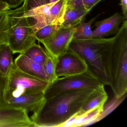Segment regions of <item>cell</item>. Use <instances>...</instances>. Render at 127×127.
I'll return each instance as SVG.
<instances>
[{
    "instance_id": "11",
    "label": "cell",
    "mask_w": 127,
    "mask_h": 127,
    "mask_svg": "<svg viewBox=\"0 0 127 127\" xmlns=\"http://www.w3.org/2000/svg\"><path fill=\"white\" fill-rule=\"evenodd\" d=\"M46 100L44 92L24 94L12 97L0 102V106H7L21 108L27 112H35Z\"/></svg>"
},
{
    "instance_id": "19",
    "label": "cell",
    "mask_w": 127,
    "mask_h": 127,
    "mask_svg": "<svg viewBox=\"0 0 127 127\" xmlns=\"http://www.w3.org/2000/svg\"><path fill=\"white\" fill-rule=\"evenodd\" d=\"M23 54L35 62L43 65L46 60L47 53L45 49L42 48L36 43L31 46Z\"/></svg>"
},
{
    "instance_id": "26",
    "label": "cell",
    "mask_w": 127,
    "mask_h": 127,
    "mask_svg": "<svg viewBox=\"0 0 127 127\" xmlns=\"http://www.w3.org/2000/svg\"><path fill=\"white\" fill-rule=\"evenodd\" d=\"M10 9V8L6 3L2 0H0V14L6 12Z\"/></svg>"
},
{
    "instance_id": "13",
    "label": "cell",
    "mask_w": 127,
    "mask_h": 127,
    "mask_svg": "<svg viewBox=\"0 0 127 127\" xmlns=\"http://www.w3.org/2000/svg\"><path fill=\"white\" fill-rule=\"evenodd\" d=\"M14 63L24 73L49 82L43 65L35 62L24 54H20Z\"/></svg>"
},
{
    "instance_id": "14",
    "label": "cell",
    "mask_w": 127,
    "mask_h": 127,
    "mask_svg": "<svg viewBox=\"0 0 127 127\" xmlns=\"http://www.w3.org/2000/svg\"><path fill=\"white\" fill-rule=\"evenodd\" d=\"M90 12L85 9H67L61 26L76 28Z\"/></svg>"
},
{
    "instance_id": "16",
    "label": "cell",
    "mask_w": 127,
    "mask_h": 127,
    "mask_svg": "<svg viewBox=\"0 0 127 127\" xmlns=\"http://www.w3.org/2000/svg\"><path fill=\"white\" fill-rule=\"evenodd\" d=\"M99 15L100 14L97 15L87 23L85 22V19L81 21L76 27L73 39H85L93 38V31L91 26Z\"/></svg>"
},
{
    "instance_id": "8",
    "label": "cell",
    "mask_w": 127,
    "mask_h": 127,
    "mask_svg": "<svg viewBox=\"0 0 127 127\" xmlns=\"http://www.w3.org/2000/svg\"><path fill=\"white\" fill-rule=\"evenodd\" d=\"M75 31L76 28L61 26L50 37L40 43L47 52L58 59L68 50Z\"/></svg>"
},
{
    "instance_id": "18",
    "label": "cell",
    "mask_w": 127,
    "mask_h": 127,
    "mask_svg": "<svg viewBox=\"0 0 127 127\" xmlns=\"http://www.w3.org/2000/svg\"><path fill=\"white\" fill-rule=\"evenodd\" d=\"M104 106L97 107L84 114L79 116L72 127L88 126L91 122L98 117L103 110Z\"/></svg>"
},
{
    "instance_id": "3",
    "label": "cell",
    "mask_w": 127,
    "mask_h": 127,
    "mask_svg": "<svg viewBox=\"0 0 127 127\" xmlns=\"http://www.w3.org/2000/svg\"><path fill=\"white\" fill-rule=\"evenodd\" d=\"M111 57L110 87L114 97L118 98L127 93V20L123 21L115 35Z\"/></svg>"
},
{
    "instance_id": "25",
    "label": "cell",
    "mask_w": 127,
    "mask_h": 127,
    "mask_svg": "<svg viewBox=\"0 0 127 127\" xmlns=\"http://www.w3.org/2000/svg\"><path fill=\"white\" fill-rule=\"evenodd\" d=\"M120 5L122 7L123 16L124 20L127 18V0H120Z\"/></svg>"
},
{
    "instance_id": "1",
    "label": "cell",
    "mask_w": 127,
    "mask_h": 127,
    "mask_svg": "<svg viewBox=\"0 0 127 127\" xmlns=\"http://www.w3.org/2000/svg\"><path fill=\"white\" fill-rule=\"evenodd\" d=\"M104 86L97 89L66 91L46 99L31 117L34 127H59L97 95Z\"/></svg>"
},
{
    "instance_id": "10",
    "label": "cell",
    "mask_w": 127,
    "mask_h": 127,
    "mask_svg": "<svg viewBox=\"0 0 127 127\" xmlns=\"http://www.w3.org/2000/svg\"><path fill=\"white\" fill-rule=\"evenodd\" d=\"M0 127H34L28 112L13 107L0 106Z\"/></svg>"
},
{
    "instance_id": "23",
    "label": "cell",
    "mask_w": 127,
    "mask_h": 127,
    "mask_svg": "<svg viewBox=\"0 0 127 127\" xmlns=\"http://www.w3.org/2000/svg\"><path fill=\"white\" fill-rule=\"evenodd\" d=\"M84 8L90 11L94 6L103 0H82Z\"/></svg>"
},
{
    "instance_id": "27",
    "label": "cell",
    "mask_w": 127,
    "mask_h": 127,
    "mask_svg": "<svg viewBox=\"0 0 127 127\" xmlns=\"http://www.w3.org/2000/svg\"><path fill=\"white\" fill-rule=\"evenodd\" d=\"M3 92L2 88L0 84V102H1L3 96Z\"/></svg>"
},
{
    "instance_id": "12",
    "label": "cell",
    "mask_w": 127,
    "mask_h": 127,
    "mask_svg": "<svg viewBox=\"0 0 127 127\" xmlns=\"http://www.w3.org/2000/svg\"><path fill=\"white\" fill-rule=\"evenodd\" d=\"M124 20L121 14L116 13L106 19L96 22L95 28L93 32V37L105 38L116 34L119 29L120 24Z\"/></svg>"
},
{
    "instance_id": "6",
    "label": "cell",
    "mask_w": 127,
    "mask_h": 127,
    "mask_svg": "<svg viewBox=\"0 0 127 127\" xmlns=\"http://www.w3.org/2000/svg\"><path fill=\"white\" fill-rule=\"evenodd\" d=\"M105 85L88 69L83 73L58 78L49 84L44 92L46 99L66 91L79 89H97Z\"/></svg>"
},
{
    "instance_id": "22",
    "label": "cell",
    "mask_w": 127,
    "mask_h": 127,
    "mask_svg": "<svg viewBox=\"0 0 127 127\" xmlns=\"http://www.w3.org/2000/svg\"><path fill=\"white\" fill-rule=\"evenodd\" d=\"M60 25L50 24L43 27L34 32L36 40L41 42L50 37L60 26Z\"/></svg>"
},
{
    "instance_id": "9",
    "label": "cell",
    "mask_w": 127,
    "mask_h": 127,
    "mask_svg": "<svg viewBox=\"0 0 127 127\" xmlns=\"http://www.w3.org/2000/svg\"><path fill=\"white\" fill-rule=\"evenodd\" d=\"M88 69L84 61L68 49L66 52L58 58L56 73L60 78L81 74Z\"/></svg>"
},
{
    "instance_id": "20",
    "label": "cell",
    "mask_w": 127,
    "mask_h": 127,
    "mask_svg": "<svg viewBox=\"0 0 127 127\" xmlns=\"http://www.w3.org/2000/svg\"><path fill=\"white\" fill-rule=\"evenodd\" d=\"M47 52V51H46ZM47 53V57L44 64V68L47 76L49 84L53 83L58 78L56 73V64L58 59Z\"/></svg>"
},
{
    "instance_id": "7",
    "label": "cell",
    "mask_w": 127,
    "mask_h": 127,
    "mask_svg": "<svg viewBox=\"0 0 127 127\" xmlns=\"http://www.w3.org/2000/svg\"><path fill=\"white\" fill-rule=\"evenodd\" d=\"M58 0H24L18 9L24 17L29 18L34 32L54 23L52 7Z\"/></svg>"
},
{
    "instance_id": "15",
    "label": "cell",
    "mask_w": 127,
    "mask_h": 127,
    "mask_svg": "<svg viewBox=\"0 0 127 127\" xmlns=\"http://www.w3.org/2000/svg\"><path fill=\"white\" fill-rule=\"evenodd\" d=\"M13 53L8 44L0 45V76L8 75L13 62Z\"/></svg>"
},
{
    "instance_id": "17",
    "label": "cell",
    "mask_w": 127,
    "mask_h": 127,
    "mask_svg": "<svg viewBox=\"0 0 127 127\" xmlns=\"http://www.w3.org/2000/svg\"><path fill=\"white\" fill-rule=\"evenodd\" d=\"M108 98V96L104 88L88 102L84 105L79 111L80 113L82 114L90 111L97 107L103 106L105 104Z\"/></svg>"
},
{
    "instance_id": "4",
    "label": "cell",
    "mask_w": 127,
    "mask_h": 127,
    "mask_svg": "<svg viewBox=\"0 0 127 127\" xmlns=\"http://www.w3.org/2000/svg\"><path fill=\"white\" fill-rule=\"evenodd\" d=\"M0 84L3 90L2 101L24 94L44 92L49 83L24 73L14 63L7 76H0Z\"/></svg>"
},
{
    "instance_id": "5",
    "label": "cell",
    "mask_w": 127,
    "mask_h": 127,
    "mask_svg": "<svg viewBox=\"0 0 127 127\" xmlns=\"http://www.w3.org/2000/svg\"><path fill=\"white\" fill-rule=\"evenodd\" d=\"M6 12L10 22L8 45L13 54H23L37 40L32 23L18 8Z\"/></svg>"
},
{
    "instance_id": "2",
    "label": "cell",
    "mask_w": 127,
    "mask_h": 127,
    "mask_svg": "<svg viewBox=\"0 0 127 127\" xmlns=\"http://www.w3.org/2000/svg\"><path fill=\"white\" fill-rule=\"evenodd\" d=\"M115 35L109 38L73 39L69 49L85 62L90 70L103 84L110 87L111 64Z\"/></svg>"
},
{
    "instance_id": "24",
    "label": "cell",
    "mask_w": 127,
    "mask_h": 127,
    "mask_svg": "<svg viewBox=\"0 0 127 127\" xmlns=\"http://www.w3.org/2000/svg\"><path fill=\"white\" fill-rule=\"evenodd\" d=\"M8 6L10 9L20 6L23 3L24 0H2Z\"/></svg>"
},
{
    "instance_id": "21",
    "label": "cell",
    "mask_w": 127,
    "mask_h": 127,
    "mask_svg": "<svg viewBox=\"0 0 127 127\" xmlns=\"http://www.w3.org/2000/svg\"><path fill=\"white\" fill-rule=\"evenodd\" d=\"M6 12L0 14V45L8 44V34L10 28V22Z\"/></svg>"
}]
</instances>
